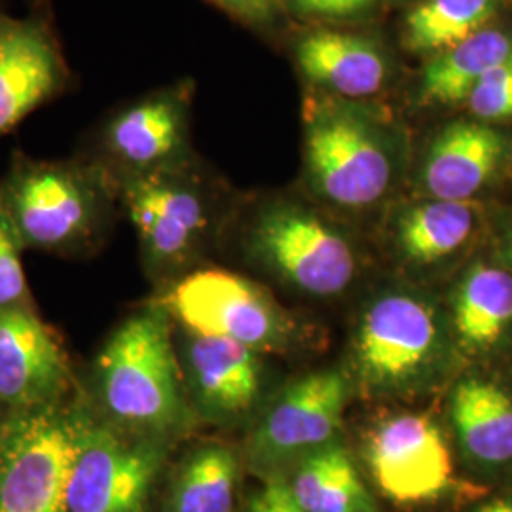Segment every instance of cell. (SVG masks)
Wrapping results in <instances>:
<instances>
[{
    "label": "cell",
    "instance_id": "obj_1",
    "mask_svg": "<svg viewBox=\"0 0 512 512\" xmlns=\"http://www.w3.org/2000/svg\"><path fill=\"white\" fill-rule=\"evenodd\" d=\"M93 410L148 439L165 440L186 427L183 370L160 304L133 313L110 334L93 366Z\"/></svg>",
    "mask_w": 512,
    "mask_h": 512
},
{
    "label": "cell",
    "instance_id": "obj_2",
    "mask_svg": "<svg viewBox=\"0 0 512 512\" xmlns=\"http://www.w3.org/2000/svg\"><path fill=\"white\" fill-rule=\"evenodd\" d=\"M118 184L90 158L35 160L16 154L0 181V205L23 249L90 253L109 230Z\"/></svg>",
    "mask_w": 512,
    "mask_h": 512
},
{
    "label": "cell",
    "instance_id": "obj_3",
    "mask_svg": "<svg viewBox=\"0 0 512 512\" xmlns=\"http://www.w3.org/2000/svg\"><path fill=\"white\" fill-rule=\"evenodd\" d=\"M442 357L439 315L420 294H380L363 311L353 338V366L368 393L399 397L421 391L433 382Z\"/></svg>",
    "mask_w": 512,
    "mask_h": 512
},
{
    "label": "cell",
    "instance_id": "obj_4",
    "mask_svg": "<svg viewBox=\"0 0 512 512\" xmlns=\"http://www.w3.org/2000/svg\"><path fill=\"white\" fill-rule=\"evenodd\" d=\"M76 408L10 410L0 418V512H69Z\"/></svg>",
    "mask_w": 512,
    "mask_h": 512
},
{
    "label": "cell",
    "instance_id": "obj_5",
    "mask_svg": "<svg viewBox=\"0 0 512 512\" xmlns=\"http://www.w3.org/2000/svg\"><path fill=\"white\" fill-rule=\"evenodd\" d=\"M164 442L122 431L93 408H76L69 512H145Z\"/></svg>",
    "mask_w": 512,
    "mask_h": 512
},
{
    "label": "cell",
    "instance_id": "obj_6",
    "mask_svg": "<svg viewBox=\"0 0 512 512\" xmlns=\"http://www.w3.org/2000/svg\"><path fill=\"white\" fill-rule=\"evenodd\" d=\"M348 399V376L340 370H317L287 385L249 442V458L264 480L285 478L300 461L338 442Z\"/></svg>",
    "mask_w": 512,
    "mask_h": 512
},
{
    "label": "cell",
    "instance_id": "obj_7",
    "mask_svg": "<svg viewBox=\"0 0 512 512\" xmlns=\"http://www.w3.org/2000/svg\"><path fill=\"white\" fill-rule=\"evenodd\" d=\"M160 306L186 332L228 338L256 351L279 348L291 336V319L270 294L220 268L184 275Z\"/></svg>",
    "mask_w": 512,
    "mask_h": 512
},
{
    "label": "cell",
    "instance_id": "obj_8",
    "mask_svg": "<svg viewBox=\"0 0 512 512\" xmlns=\"http://www.w3.org/2000/svg\"><path fill=\"white\" fill-rule=\"evenodd\" d=\"M365 461L378 492L399 507L437 503L459 484L450 446L427 414L376 423L366 435Z\"/></svg>",
    "mask_w": 512,
    "mask_h": 512
},
{
    "label": "cell",
    "instance_id": "obj_9",
    "mask_svg": "<svg viewBox=\"0 0 512 512\" xmlns=\"http://www.w3.org/2000/svg\"><path fill=\"white\" fill-rule=\"evenodd\" d=\"M71 82L50 0H37L19 18L0 10V139L67 92Z\"/></svg>",
    "mask_w": 512,
    "mask_h": 512
},
{
    "label": "cell",
    "instance_id": "obj_10",
    "mask_svg": "<svg viewBox=\"0 0 512 512\" xmlns=\"http://www.w3.org/2000/svg\"><path fill=\"white\" fill-rule=\"evenodd\" d=\"M251 245L270 270L302 293L336 296L357 275V256L348 239L293 205L264 211L256 220Z\"/></svg>",
    "mask_w": 512,
    "mask_h": 512
},
{
    "label": "cell",
    "instance_id": "obj_11",
    "mask_svg": "<svg viewBox=\"0 0 512 512\" xmlns=\"http://www.w3.org/2000/svg\"><path fill=\"white\" fill-rule=\"evenodd\" d=\"M122 202L152 270L179 268L200 247L211 213L196 186L173 169L116 181Z\"/></svg>",
    "mask_w": 512,
    "mask_h": 512
},
{
    "label": "cell",
    "instance_id": "obj_12",
    "mask_svg": "<svg viewBox=\"0 0 512 512\" xmlns=\"http://www.w3.org/2000/svg\"><path fill=\"white\" fill-rule=\"evenodd\" d=\"M184 143L186 103L181 93H156L107 116L95 133L88 158L120 181L173 169Z\"/></svg>",
    "mask_w": 512,
    "mask_h": 512
},
{
    "label": "cell",
    "instance_id": "obj_13",
    "mask_svg": "<svg viewBox=\"0 0 512 512\" xmlns=\"http://www.w3.org/2000/svg\"><path fill=\"white\" fill-rule=\"evenodd\" d=\"M306 158L317 190L342 207L372 205L391 183V160L382 141L351 114L319 118L308 131Z\"/></svg>",
    "mask_w": 512,
    "mask_h": 512
},
{
    "label": "cell",
    "instance_id": "obj_14",
    "mask_svg": "<svg viewBox=\"0 0 512 512\" xmlns=\"http://www.w3.org/2000/svg\"><path fill=\"white\" fill-rule=\"evenodd\" d=\"M179 363L188 403L203 420L234 423L253 412L264 385V366L256 349L228 338L186 332Z\"/></svg>",
    "mask_w": 512,
    "mask_h": 512
},
{
    "label": "cell",
    "instance_id": "obj_15",
    "mask_svg": "<svg viewBox=\"0 0 512 512\" xmlns=\"http://www.w3.org/2000/svg\"><path fill=\"white\" fill-rule=\"evenodd\" d=\"M69 387L67 355L35 308L0 310V404L8 410L61 404Z\"/></svg>",
    "mask_w": 512,
    "mask_h": 512
},
{
    "label": "cell",
    "instance_id": "obj_16",
    "mask_svg": "<svg viewBox=\"0 0 512 512\" xmlns=\"http://www.w3.org/2000/svg\"><path fill=\"white\" fill-rule=\"evenodd\" d=\"M503 139L478 122H456L440 131L427 152L421 183L435 200L465 202L494 177Z\"/></svg>",
    "mask_w": 512,
    "mask_h": 512
},
{
    "label": "cell",
    "instance_id": "obj_17",
    "mask_svg": "<svg viewBox=\"0 0 512 512\" xmlns=\"http://www.w3.org/2000/svg\"><path fill=\"white\" fill-rule=\"evenodd\" d=\"M450 418L465 459L484 473L512 467L511 395L490 380L469 376L450 399Z\"/></svg>",
    "mask_w": 512,
    "mask_h": 512
},
{
    "label": "cell",
    "instance_id": "obj_18",
    "mask_svg": "<svg viewBox=\"0 0 512 512\" xmlns=\"http://www.w3.org/2000/svg\"><path fill=\"white\" fill-rule=\"evenodd\" d=\"M285 482L304 512H382L340 442L300 461Z\"/></svg>",
    "mask_w": 512,
    "mask_h": 512
},
{
    "label": "cell",
    "instance_id": "obj_19",
    "mask_svg": "<svg viewBox=\"0 0 512 512\" xmlns=\"http://www.w3.org/2000/svg\"><path fill=\"white\" fill-rule=\"evenodd\" d=\"M304 74L348 97H365L384 86L385 59L366 38L315 33L298 44Z\"/></svg>",
    "mask_w": 512,
    "mask_h": 512
},
{
    "label": "cell",
    "instance_id": "obj_20",
    "mask_svg": "<svg viewBox=\"0 0 512 512\" xmlns=\"http://www.w3.org/2000/svg\"><path fill=\"white\" fill-rule=\"evenodd\" d=\"M452 325L459 344L469 351L495 346L512 327V274L476 264L463 279L452 302Z\"/></svg>",
    "mask_w": 512,
    "mask_h": 512
},
{
    "label": "cell",
    "instance_id": "obj_21",
    "mask_svg": "<svg viewBox=\"0 0 512 512\" xmlns=\"http://www.w3.org/2000/svg\"><path fill=\"white\" fill-rule=\"evenodd\" d=\"M512 55V37L482 29L429 63L420 86L421 105L467 101L478 82Z\"/></svg>",
    "mask_w": 512,
    "mask_h": 512
},
{
    "label": "cell",
    "instance_id": "obj_22",
    "mask_svg": "<svg viewBox=\"0 0 512 512\" xmlns=\"http://www.w3.org/2000/svg\"><path fill=\"white\" fill-rule=\"evenodd\" d=\"M476 203L435 200L406 209L397 224V249L416 268L456 255L473 236Z\"/></svg>",
    "mask_w": 512,
    "mask_h": 512
},
{
    "label": "cell",
    "instance_id": "obj_23",
    "mask_svg": "<svg viewBox=\"0 0 512 512\" xmlns=\"http://www.w3.org/2000/svg\"><path fill=\"white\" fill-rule=\"evenodd\" d=\"M239 459L224 444H203L179 467L167 501L169 512H234Z\"/></svg>",
    "mask_w": 512,
    "mask_h": 512
},
{
    "label": "cell",
    "instance_id": "obj_24",
    "mask_svg": "<svg viewBox=\"0 0 512 512\" xmlns=\"http://www.w3.org/2000/svg\"><path fill=\"white\" fill-rule=\"evenodd\" d=\"M497 0H425L406 18V46L414 52H446L484 29Z\"/></svg>",
    "mask_w": 512,
    "mask_h": 512
},
{
    "label": "cell",
    "instance_id": "obj_25",
    "mask_svg": "<svg viewBox=\"0 0 512 512\" xmlns=\"http://www.w3.org/2000/svg\"><path fill=\"white\" fill-rule=\"evenodd\" d=\"M23 243L0 205V310L33 308L21 266Z\"/></svg>",
    "mask_w": 512,
    "mask_h": 512
},
{
    "label": "cell",
    "instance_id": "obj_26",
    "mask_svg": "<svg viewBox=\"0 0 512 512\" xmlns=\"http://www.w3.org/2000/svg\"><path fill=\"white\" fill-rule=\"evenodd\" d=\"M467 103L482 120L512 118V55L478 82Z\"/></svg>",
    "mask_w": 512,
    "mask_h": 512
},
{
    "label": "cell",
    "instance_id": "obj_27",
    "mask_svg": "<svg viewBox=\"0 0 512 512\" xmlns=\"http://www.w3.org/2000/svg\"><path fill=\"white\" fill-rule=\"evenodd\" d=\"M247 512H304L294 501L285 478H268L256 492Z\"/></svg>",
    "mask_w": 512,
    "mask_h": 512
},
{
    "label": "cell",
    "instance_id": "obj_28",
    "mask_svg": "<svg viewBox=\"0 0 512 512\" xmlns=\"http://www.w3.org/2000/svg\"><path fill=\"white\" fill-rule=\"evenodd\" d=\"M372 0H296L300 12L325 18H344L365 10Z\"/></svg>",
    "mask_w": 512,
    "mask_h": 512
},
{
    "label": "cell",
    "instance_id": "obj_29",
    "mask_svg": "<svg viewBox=\"0 0 512 512\" xmlns=\"http://www.w3.org/2000/svg\"><path fill=\"white\" fill-rule=\"evenodd\" d=\"M222 10L245 21H264L272 14V0H213Z\"/></svg>",
    "mask_w": 512,
    "mask_h": 512
},
{
    "label": "cell",
    "instance_id": "obj_30",
    "mask_svg": "<svg viewBox=\"0 0 512 512\" xmlns=\"http://www.w3.org/2000/svg\"><path fill=\"white\" fill-rule=\"evenodd\" d=\"M471 512H512V492L490 497L478 503Z\"/></svg>",
    "mask_w": 512,
    "mask_h": 512
},
{
    "label": "cell",
    "instance_id": "obj_31",
    "mask_svg": "<svg viewBox=\"0 0 512 512\" xmlns=\"http://www.w3.org/2000/svg\"><path fill=\"white\" fill-rule=\"evenodd\" d=\"M509 256H511V260H512V241H511V245H509Z\"/></svg>",
    "mask_w": 512,
    "mask_h": 512
},
{
    "label": "cell",
    "instance_id": "obj_32",
    "mask_svg": "<svg viewBox=\"0 0 512 512\" xmlns=\"http://www.w3.org/2000/svg\"><path fill=\"white\" fill-rule=\"evenodd\" d=\"M511 162H512V150H511Z\"/></svg>",
    "mask_w": 512,
    "mask_h": 512
},
{
    "label": "cell",
    "instance_id": "obj_33",
    "mask_svg": "<svg viewBox=\"0 0 512 512\" xmlns=\"http://www.w3.org/2000/svg\"><path fill=\"white\" fill-rule=\"evenodd\" d=\"M0 408H4V406H2V404H0Z\"/></svg>",
    "mask_w": 512,
    "mask_h": 512
}]
</instances>
